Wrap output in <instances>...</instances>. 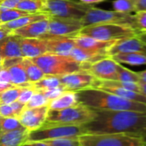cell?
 <instances>
[{
	"label": "cell",
	"instance_id": "obj_1",
	"mask_svg": "<svg viewBox=\"0 0 146 146\" xmlns=\"http://www.w3.org/2000/svg\"><path fill=\"white\" fill-rule=\"evenodd\" d=\"M96 110V117L84 125L86 133H125L139 136L146 127V113Z\"/></svg>",
	"mask_w": 146,
	"mask_h": 146
},
{
	"label": "cell",
	"instance_id": "obj_2",
	"mask_svg": "<svg viewBox=\"0 0 146 146\" xmlns=\"http://www.w3.org/2000/svg\"><path fill=\"white\" fill-rule=\"evenodd\" d=\"M77 94L79 102L93 109L146 113V104L128 101L102 90L88 88L77 91Z\"/></svg>",
	"mask_w": 146,
	"mask_h": 146
},
{
	"label": "cell",
	"instance_id": "obj_3",
	"mask_svg": "<svg viewBox=\"0 0 146 146\" xmlns=\"http://www.w3.org/2000/svg\"><path fill=\"white\" fill-rule=\"evenodd\" d=\"M31 59L46 75L63 76L83 70V64L76 61L71 57L53 52H46Z\"/></svg>",
	"mask_w": 146,
	"mask_h": 146
},
{
	"label": "cell",
	"instance_id": "obj_4",
	"mask_svg": "<svg viewBox=\"0 0 146 146\" xmlns=\"http://www.w3.org/2000/svg\"><path fill=\"white\" fill-rule=\"evenodd\" d=\"M96 117V110L78 102L63 109H49L46 122L64 125H84Z\"/></svg>",
	"mask_w": 146,
	"mask_h": 146
},
{
	"label": "cell",
	"instance_id": "obj_5",
	"mask_svg": "<svg viewBox=\"0 0 146 146\" xmlns=\"http://www.w3.org/2000/svg\"><path fill=\"white\" fill-rule=\"evenodd\" d=\"M104 41L119 40L137 36L138 32L131 26L117 23H101L84 27L78 33Z\"/></svg>",
	"mask_w": 146,
	"mask_h": 146
},
{
	"label": "cell",
	"instance_id": "obj_6",
	"mask_svg": "<svg viewBox=\"0 0 146 146\" xmlns=\"http://www.w3.org/2000/svg\"><path fill=\"white\" fill-rule=\"evenodd\" d=\"M86 134L84 125H64L46 122L38 129L29 131L27 141H46L62 137H78Z\"/></svg>",
	"mask_w": 146,
	"mask_h": 146
},
{
	"label": "cell",
	"instance_id": "obj_7",
	"mask_svg": "<svg viewBox=\"0 0 146 146\" xmlns=\"http://www.w3.org/2000/svg\"><path fill=\"white\" fill-rule=\"evenodd\" d=\"M80 146H143L139 136L125 133H86L78 137Z\"/></svg>",
	"mask_w": 146,
	"mask_h": 146
},
{
	"label": "cell",
	"instance_id": "obj_8",
	"mask_svg": "<svg viewBox=\"0 0 146 146\" xmlns=\"http://www.w3.org/2000/svg\"><path fill=\"white\" fill-rule=\"evenodd\" d=\"M84 25L89 26L101 23H117L131 26L135 29L134 16L129 13H122L116 11H105L91 7L81 19Z\"/></svg>",
	"mask_w": 146,
	"mask_h": 146
},
{
	"label": "cell",
	"instance_id": "obj_9",
	"mask_svg": "<svg viewBox=\"0 0 146 146\" xmlns=\"http://www.w3.org/2000/svg\"><path fill=\"white\" fill-rule=\"evenodd\" d=\"M93 5L73 0H46L44 13L49 16L81 20Z\"/></svg>",
	"mask_w": 146,
	"mask_h": 146
},
{
	"label": "cell",
	"instance_id": "obj_10",
	"mask_svg": "<svg viewBox=\"0 0 146 146\" xmlns=\"http://www.w3.org/2000/svg\"><path fill=\"white\" fill-rule=\"evenodd\" d=\"M83 28L84 25L81 20L49 16L47 31L40 38L46 36L72 37L77 35Z\"/></svg>",
	"mask_w": 146,
	"mask_h": 146
},
{
	"label": "cell",
	"instance_id": "obj_11",
	"mask_svg": "<svg viewBox=\"0 0 146 146\" xmlns=\"http://www.w3.org/2000/svg\"><path fill=\"white\" fill-rule=\"evenodd\" d=\"M118 64L111 57H107L94 63L83 64V70L100 80H117Z\"/></svg>",
	"mask_w": 146,
	"mask_h": 146
},
{
	"label": "cell",
	"instance_id": "obj_12",
	"mask_svg": "<svg viewBox=\"0 0 146 146\" xmlns=\"http://www.w3.org/2000/svg\"><path fill=\"white\" fill-rule=\"evenodd\" d=\"M58 78L66 90L76 92L88 88H92L96 79L90 72L84 70L63 76H58Z\"/></svg>",
	"mask_w": 146,
	"mask_h": 146
},
{
	"label": "cell",
	"instance_id": "obj_13",
	"mask_svg": "<svg viewBox=\"0 0 146 146\" xmlns=\"http://www.w3.org/2000/svg\"><path fill=\"white\" fill-rule=\"evenodd\" d=\"M49 108L42 106L39 108H24L17 119L23 126L29 131L40 128L46 121Z\"/></svg>",
	"mask_w": 146,
	"mask_h": 146
},
{
	"label": "cell",
	"instance_id": "obj_14",
	"mask_svg": "<svg viewBox=\"0 0 146 146\" xmlns=\"http://www.w3.org/2000/svg\"><path fill=\"white\" fill-rule=\"evenodd\" d=\"M92 88H96V89H99V90H102L110 92L112 94H114V95H116L119 97H122L125 100H128V101L146 104V96H143V94L135 92V91H132L130 90H126L125 88H121L119 86L110 84L106 80H100V79L96 78Z\"/></svg>",
	"mask_w": 146,
	"mask_h": 146
},
{
	"label": "cell",
	"instance_id": "obj_15",
	"mask_svg": "<svg viewBox=\"0 0 146 146\" xmlns=\"http://www.w3.org/2000/svg\"><path fill=\"white\" fill-rule=\"evenodd\" d=\"M122 52H139L146 55V43L137 36L125 38L117 40L108 50V56L111 57Z\"/></svg>",
	"mask_w": 146,
	"mask_h": 146
},
{
	"label": "cell",
	"instance_id": "obj_16",
	"mask_svg": "<svg viewBox=\"0 0 146 146\" xmlns=\"http://www.w3.org/2000/svg\"><path fill=\"white\" fill-rule=\"evenodd\" d=\"M46 45L47 52H53L68 56L71 50L75 47L72 37L68 36H46L43 37Z\"/></svg>",
	"mask_w": 146,
	"mask_h": 146
},
{
	"label": "cell",
	"instance_id": "obj_17",
	"mask_svg": "<svg viewBox=\"0 0 146 146\" xmlns=\"http://www.w3.org/2000/svg\"><path fill=\"white\" fill-rule=\"evenodd\" d=\"M72 39L74 40L75 46L86 50H90V51L103 52L108 53V55L109 48L117 41V40H109V41L99 40L92 37L81 35L79 34H78L75 36H72Z\"/></svg>",
	"mask_w": 146,
	"mask_h": 146
},
{
	"label": "cell",
	"instance_id": "obj_18",
	"mask_svg": "<svg viewBox=\"0 0 146 146\" xmlns=\"http://www.w3.org/2000/svg\"><path fill=\"white\" fill-rule=\"evenodd\" d=\"M23 58H34L47 52L46 41L41 38H22L20 40Z\"/></svg>",
	"mask_w": 146,
	"mask_h": 146
},
{
	"label": "cell",
	"instance_id": "obj_19",
	"mask_svg": "<svg viewBox=\"0 0 146 146\" xmlns=\"http://www.w3.org/2000/svg\"><path fill=\"white\" fill-rule=\"evenodd\" d=\"M21 37L10 34L0 40V57L3 59L10 58H23L20 45Z\"/></svg>",
	"mask_w": 146,
	"mask_h": 146
},
{
	"label": "cell",
	"instance_id": "obj_20",
	"mask_svg": "<svg viewBox=\"0 0 146 146\" xmlns=\"http://www.w3.org/2000/svg\"><path fill=\"white\" fill-rule=\"evenodd\" d=\"M48 19L31 23L24 27L15 29L11 34L22 38H40L47 31Z\"/></svg>",
	"mask_w": 146,
	"mask_h": 146
},
{
	"label": "cell",
	"instance_id": "obj_21",
	"mask_svg": "<svg viewBox=\"0 0 146 146\" xmlns=\"http://www.w3.org/2000/svg\"><path fill=\"white\" fill-rule=\"evenodd\" d=\"M68 56L71 57L73 59H75L76 61L81 64H84V63L90 64V63L96 62L102 58L109 57L108 53L103 52L90 51V50L83 49L78 46H75L73 48Z\"/></svg>",
	"mask_w": 146,
	"mask_h": 146
},
{
	"label": "cell",
	"instance_id": "obj_22",
	"mask_svg": "<svg viewBox=\"0 0 146 146\" xmlns=\"http://www.w3.org/2000/svg\"><path fill=\"white\" fill-rule=\"evenodd\" d=\"M48 17H49V15L46 13H44V12L31 13L29 15H26L22 17H19L16 20L0 24V28L10 30L11 32H12L13 30L20 29L22 27H24L31 23L44 20V19H48Z\"/></svg>",
	"mask_w": 146,
	"mask_h": 146
},
{
	"label": "cell",
	"instance_id": "obj_23",
	"mask_svg": "<svg viewBox=\"0 0 146 146\" xmlns=\"http://www.w3.org/2000/svg\"><path fill=\"white\" fill-rule=\"evenodd\" d=\"M79 101L76 91L64 90L60 96L49 102L48 108L49 109H63L74 106Z\"/></svg>",
	"mask_w": 146,
	"mask_h": 146
},
{
	"label": "cell",
	"instance_id": "obj_24",
	"mask_svg": "<svg viewBox=\"0 0 146 146\" xmlns=\"http://www.w3.org/2000/svg\"><path fill=\"white\" fill-rule=\"evenodd\" d=\"M29 131L20 129L0 135V146H19L26 142Z\"/></svg>",
	"mask_w": 146,
	"mask_h": 146
},
{
	"label": "cell",
	"instance_id": "obj_25",
	"mask_svg": "<svg viewBox=\"0 0 146 146\" xmlns=\"http://www.w3.org/2000/svg\"><path fill=\"white\" fill-rule=\"evenodd\" d=\"M22 61H23V59H22ZM22 61H20V62L17 63L16 64L6 69L9 72L11 84L14 86L25 87V86L31 85V83L29 82V80L28 78V76L26 74V71H25V69H24V66H23Z\"/></svg>",
	"mask_w": 146,
	"mask_h": 146
},
{
	"label": "cell",
	"instance_id": "obj_26",
	"mask_svg": "<svg viewBox=\"0 0 146 146\" xmlns=\"http://www.w3.org/2000/svg\"><path fill=\"white\" fill-rule=\"evenodd\" d=\"M113 59L119 64H128L131 65L146 64V55L139 52H122L111 56Z\"/></svg>",
	"mask_w": 146,
	"mask_h": 146
},
{
	"label": "cell",
	"instance_id": "obj_27",
	"mask_svg": "<svg viewBox=\"0 0 146 146\" xmlns=\"http://www.w3.org/2000/svg\"><path fill=\"white\" fill-rule=\"evenodd\" d=\"M22 62L24 66L28 78L31 84L40 80L46 76V74L42 71V70L31 58H23Z\"/></svg>",
	"mask_w": 146,
	"mask_h": 146
},
{
	"label": "cell",
	"instance_id": "obj_28",
	"mask_svg": "<svg viewBox=\"0 0 146 146\" xmlns=\"http://www.w3.org/2000/svg\"><path fill=\"white\" fill-rule=\"evenodd\" d=\"M31 86L35 91L45 90L48 89H52L56 87L62 86L58 76H52V75H46L40 80L31 84Z\"/></svg>",
	"mask_w": 146,
	"mask_h": 146
},
{
	"label": "cell",
	"instance_id": "obj_29",
	"mask_svg": "<svg viewBox=\"0 0 146 146\" xmlns=\"http://www.w3.org/2000/svg\"><path fill=\"white\" fill-rule=\"evenodd\" d=\"M46 4V0H22L17 5V9L29 13L43 12Z\"/></svg>",
	"mask_w": 146,
	"mask_h": 146
},
{
	"label": "cell",
	"instance_id": "obj_30",
	"mask_svg": "<svg viewBox=\"0 0 146 146\" xmlns=\"http://www.w3.org/2000/svg\"><path fill=\"white\" fill-rule=\"evenodd\" d=\"M20 129H26V128L23 126V125L20 123L17 118L0 117V135Z\"/></svg>",
	"mask_w": 146,
	"mask_h": 146
},
{
	"label": "cell",
	"instance_id": "obj_31",
	"mask_svg": "<svg viewBox=\"0 0 146 146\" xmlns=\"http://www.w3.org/2000/svg\"><path fill=\"white\" fill-rule=\"evenodd\" d=\"M23 87L12 86L2 92H0V104H11L17 101Z\"/></svg>",
	"mask_w": 146,
	"mask_h": 146
},
{
	"label": "cell",
	"instance_id": "obj_32",
	"mask_svg": "<svg viewBox=\"0 0 146 146\" xmlns=\"http://www.w3.org/2000/svg\"><path fill=\"white\" fill-rule=\"evenodd\" d=\"M117 80L122 81V82L138 83V76H137V71H132L119 63Z\"/></svg>",
	"mask_w": 146,
	"mask_h": 146
},
{
	"label": "cell",
	"instance_id": "obj_33",
	"mask_svg": "<svg viewBox=\"0 0 146 146\" xmlns=\"http://www.w3.org/2000/svg\"><path fill=\"white\" fill-rule=\"evenodd\" d=\"M29 14H31V13H29L28 11L18 10L17 8L6 10V11H1V12H0V24L16 20L19 17H22L23 16L29 15Z\"/></svg>",
	"mask_w": 146,
	"mask_h": 146
},
{
	"label": "cell",
	"instance_id": "obj_34",
	"mask_svg": "<svg viewBox=\"0 0 146 146\" xmlns=\"http://www.w3.org/2000/svg\"><path fill=\"white\" fill-rule=\"evenodd\" d=\"M47 146H80L78 137H62L43 141Z\"/></svg>",
	"mask_w": 146,
	"mask_h": 146
},
{
	"label": "cell",
	"instance_id": "obj_35",
	"mask_svg": "<svg viewBox=\"0 0 146 146\" xmlns=\"http://www.w3.org/2000/svg\"><path fill=\"white\" fill-rule=\"evenodd\" d=\"M114 11L122 13H132L135 11L134 0H114L113 3Z\"/></svg>",
	"mask_w": 146,
	"mask_h": 146
},
{
	"label": "cell",
	"instance_id": "obj_36",
	"mask_svg": "<svg viewBox=\"0 0 146 146\" xmlns=\"http://www.w3.org/2000/svg\"><path fill=\"white\" fill-rule=\"evenodd\" d=\"M49 100L46 99L42 93L35 91L30 100L25 105V108H39L42 106H48Z\"/></svg>",
	"mask_w": 146,
	"mask_h": 146
},
{
	"label": "cell",
	"instance_id": "obj_37",
	"mask_svg": "<svg viewBox=\"0 0 146 146\" xmlns=\"http://www.w3.org/2000/svg\"><path fill=\"white\" fill-rule=\"evenodd\" d=\"M134 22H135V29L140 33H146V11L135 12Z\"/></svg>",
	"mask_w": 146,
	"mask_h": 146
},
{
	"label": "cell",
	"instance_id": "obj_38",
	"mask_svg": "<svg viewBox=\"0 0 146 146\" xmlns=\"http://www.w3.org/2000/svg\"><path fill=\"white\" fill-rule=\"evenodd\" d=\"M12 86L14 85L11 84L8 70L6 69L2 68L0 70V92H2Z\"/></svg>",
	"mask_w": 146,
	"mask_h": 146
},
{
	"label": "cell",
	"instance_id": "obj_39",
	"mask_svg": "<svg viewBox=\"0 0 146 146\" xmlns=\"http://www.w3.org/2000/svg\"><path fill=\"white\" fill-rule=\"evenodd\" d=\"M65 90V88L62 85L59 87H56V88H52V89H48V90H40L39 92L42 93L43 96L48 99L49 101L55 99L56 97H58V96H60Z\"/></svg>",
	"mask_w": 146,
	"mask_h": 146
},
{
	"label": "cell",
	"instance_id": "obj_40",
	"mask_svg": "<svg viewBox=\"0 0 146 146\" xmlns=\"http://www.w3.org/2000/svg\"><path fill=\"white\" fill-rule=\"evenodd\" d=\"M35 92V90L33 89V87L31 85L23 87V89H22V90H21V92L19 94L17 101L26 105L27 102L30 100V98L32 97V96L34 95Z\"/></svg>",
	"mask_w": 146,
	"mask_h": 146
},
{
	"label": "cell",
	"instance_id": "obj_41",
	"mask_svg": "<svg viewBox=\"0 0 146 146\" xmlns=\"http://www.w3.org/2000/svg\"><path fill=\"white\" fill-rule=\"evenodd\" d=\"M22 0H0V11H6L17 8Z\"/></svg>",
	"mask_w": 146,
	"mask_h": 146
},
{
	"label": "cell",
	"instance_id": "obj_42",
	"mask_svg": "<svg viewBox=\"0 0 146 146\" xmlns=\"http://www.w3.org/2000/svg\"><path fill=\"white\" fill-rule=\"evenodd\" d=\"M0 117H16L11 104H0Z\"/></svg>",
	"mask_w": 146,
	"mask_h": 146
},
{
	"label": "cell",
	"instance_id": "obj_43",
	"mask_svg": "<svg viewBox=\"0 0 146 146\" xmlns=\"http://www.w3.org/2000/svg\"><path fill=\"white\" fill-rule=\"evenodd\" d=\"M11 106L13 109V112L15 113V116L17 118L19 116V114L22 113V111L23 110V108H25V104L18 102V101H15L14 102L11 103Z\"/></svg>",
	"mask_w": 146,
	"mask_h": 146
},
{
	"label": "cell",
	"instance_id": "obj_44",
	"mask_svg": "<svg viewBox=\"0 0 146 146\" xmlns=\"http://www.w3.org/2000/svg\"><path fill=\"white\" fill-rule=\"evenodd\" d=\"M135 2V12L146 11V0H134Z\"/></svg>",
	"mask_w": 146,
	"mask_h": 146
},
{
	"label": "cell",
	"instance_id": "obj_45",
	"mask_svg": "<svg viewBox=\"0 0 146 146\" xmlns=\"http://www.w3.org/2000/svg\"><path fill=\"white\" fill-rule=\"evenodd\" d=\"M19 146H47L43 141H26Z\"/></svg>",
	"mask_w": 146,
	"mask_h": 146
},
{
	"label": "cell",
	"instance_id": "obj_46",
	"mask_svg": "<svg viewBox=\"0 0 146 146\" xmlns=\"http://www.w3.org/2000/svg\"><path fill=\"white\" fill-rule=\"evenodd\" d=\"M138 76V84H146V70L142 71H137Z\"/></svg>",
	"mask_w": 146,
	"mask_h": 146
},
{
	"label": "cell",
	"instance_id": "obj_47",
	"mask_svg": "<svg viewBox=\"0 0 146 146\" xmlns=\"http://www.w3.org/2000/svg\"><path fill=\"white\" fill-rule=\"evenodd\" d=\"M79 1L83 4H85V5H96V4H101V3H103L105 2L106 0H79Z\"/></svg>",
	"mask_w": 146,
	"mask_h": 146
},
{
	"label": "cell",
	"instance_id": "obj_48",
	"mask_svg": "<svg viewBox=\"0 0 146 146\" xmlns=\"http://www.w3.org/2000/svg\"><path fill=\"white\" fill-rule=\"evenodd\" d=\"M11 32L10 30H7V29H2L0 28V40L3 39L4 37L7 36L8 35H10Z\"/></svg>",
	"mask_w": 146,
	"mask_h": 146
},
{
	"label": "cell",
	"instance_id": "obj_49",
	"mask_svg": "<svg viewBox=\"0 0 146 146\" xmlns=\"http://www.w3.org/2000/svg\"><path fill=\"white\" fill-rule=\"evenodd\" d=\"M139 137H141V139H142V141L143 142V143L146 144V127H145V128L143 129V131L140 133Z\"/></svg>",
	"mask_w": 146,
	"mask_h": 146
},
{
	"label": "cell",
	"instance_id": "obj_50",
	"mask_svg": "<svg viewBox=\"0 0 146 146\" xmlns=\"http://www.w3.org/2000/svg\"><path fill=\"white\" fill-rule=\"evenodd\" d=\"M140 85V93L146 96V84H139Z\"/></svg>",
	"mask_w": 146,
	"mask_h": 146
},
{
	"label": "cell",
	"instance_id": "obj_51",
	"mask_svg": "<svg viewBox=\"0 0 146 146\" xmlns=\"http://www.w3.org/2000/svg\"><path fill=\"white\" fill-rule=\"evenodd\" d=\"M142 41L146 43V33H140L137 35Z\"/></svg>",
	"mask_w": 146,
	"mask_h": 146
},
{
	"label": "cell",
	"instance_id": "obj_52",
	"mask_svg": "<svg viewBox=\"0 0 146 146\" xmlns=\"http://www.w3.org/2000/svg\"><path fill=\"white\" fill-rule=\"evenodd\" d=\"M2 69V62H0V70Z\"/></svg>",
	"mask_w": 146,
	"mask_h": 146
},
{
	"label": "cell",
	"instance_id": "obj_53",
	"mask_svg": "<svg viewBox=\"0 0 146 146\" xmlns=\"http://www.w3.org/2000/svg\"><path fill=\"white\" fill-rule=\"evenodd\" d=\"M3 61V58H1V57H0V62H2Z\"/></svg>",
	"mask_w": 146,
	"mask_h": 146
},
{
	"label": "cell",
	"instance_id": "obj_54",
	"mask_svg": "<svg viewBox=\"0 0 146 146\" xmlns=\"http://www.w3.org/2000/svg\"><path fill=\"white\" fill-rule=\"evenodd\" d=\"M143 146H146V144H144V145H143Z\"/></svg>",
	"mask_w": 146,
	"mask_h": 146
},
{
	"label": "cell",
	"instance_id": "obj_55",
	"mask_svg": "<svg viewBox=\"0 0 146 146\" xmlns=\"http://www.w3.org/2000/svg\"><path fill=\"white\" fill-rule=\"evenodd\" d=\"M0 12H1V11H0Z\"/></svg>",
	"mask_w": 146,
	"mask_h": 146
}]
</instances>
